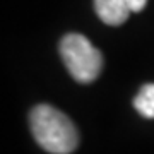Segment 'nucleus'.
Listing matches in <instances>:
<instances>
[{
  "instance_id": "3",
  "label": "nucleus",
  "mask_w": 154,
  "mask_h": 154,
  "mask_svg": "<svg viewBox=\"0 0 154 154\" xmlns=\"http://www.w3.org/2000/svg\"><path fill=\"white\" fill-rule=\"evenodd\" d=\"M94 11L108 26H120L132 12L128 0H94Z\"/></svg>"
},
{
  "instance_id": "2",
  "label": "nucleus",
  "mask_w": 154,
  "mask_h": 154,
  "mask_svg": "<svg viewBox=\"0 0 154 154\" xmlns=\"http://www.w3.org/2000/svg\"><path fill=\"white\" fill-rule=\"evenodd\" d=\"M60 57L77 82L88 84L101 74L103 55L86 36L69 33L60 41Z\"/></svg>"
},
{
  "instance_id": "4",
  "label": "nucleus",
  "mask_w": 154,
  "mask_h": 154,
  "mask_svg": "<svg viewBox=\"0 0 154 154\" xmlns=\"http://www.w3.org/2000/svg\"><path fill=\"white\" fill-rule=\"evenodd\" d=\"M134 108L144 118H154V84H144L134 98Z\"/></svg>"
},
{
  "instance_id": "5",
  "label": "nucleus",
  "mask_w": 154,
  "mask_h": 154,
  "mask_svg": "<svg viewBox=\"0 0 154 154\" xmlns=\"http://www.w3.org/2000/svg\"><path fill=\"white\" fill-rule=\"evenodd\" d=\"M128 4H130V9H132V12H140L144 7H146L147 0H128Z\"/></svg>"
},
{
  "instance_id": "1",
  "label": "nucleus",
  "mask_w": 154,
  "mask_h": 154,
  "mask_svg": "<svg viewBox=\"0 0 154 154\" xmlns=\"http://www.w3.org/2000/svg\"><path fill=\"white\" fill-rule=\"evenodd\" d=\"M29 127L36 142L50 154H70L79 146V134L72 120L50 105L34 106Z\"/></svg>"
}]
</instances>
